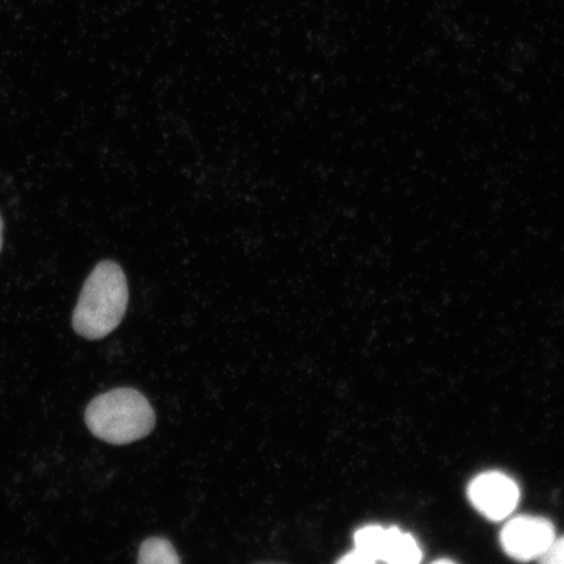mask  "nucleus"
<instances>
[{"label": "nucleus", "mask_w": 564, "mask_h": 564, "mask_svg": "<svg viewBox=\"0 0 564 564\" xmlns=\"http://www.w3.org/2000/svg\"><path fill=\"white\" fill-rule=\"evenodd\" d=\"M3 246V221L2 217H0V250H2Z\"/></svg>", "instance_id": "1a4fd4ad"}, {"label": "nucleus", "mask_w": 564, "mask_h": 564, "mask_svg": "<svg viewBox=\"0 0 564 564\" xmlns=\"http://www.w3.org/2000/svg\"><path fill=\"white\" fill-rule=\"evenodd\" d=\"M129 305V285L121 265L98 263L83 286L74 310L75 333L88 340H100L123 321Z\"/></svg>", "instance_id": "f257e3e1"}, {"label": "nucleus", "mask_w": 564, "mask_h": 564, "mask_svg": "<svg viewBox=\"0 0 564 564\" xmlns=\"http://www.w3.org/2000/svg\"><path fill=\"white\" fill-rule=\"evenodd\" d=\"M471 506L488 520L503 521L517 510L519 485L502 471H485L471 479L468 488Z\"/></svg>", "instance_id": "39448f33"}, {"label": "nucleus", "mask_w": 564, "mask_h": 564, "mask_svg": "<svg viewBox=\"0 0 564 564\" xmlns=\"http://www.w3.org/2000/svg\"><path fill=\"white\" fill-rule=\"evenodd\" d=\"M355 550L384 564H421L422 549L412 534L398 527L366 525L355 533Z\"/></svg>", "instance_id": "7ed1b4c3"}, {"label": "nucleus", "mask_w": 564, "mask_h": 564, "mask_svg": "<svg viewBox=\"0 0 564 564\" xmlns=\"http://www.w3.org/2000/svg\"><path fill=\"white\" fill-rule=\"evenodd\" d=\"M138 564H181V561L171 542L154 538L141 545Z\"/></svg>", "instance_id": "423d86ee"}, {"label": "nucleus", "mask_w": 564, "mask_h": 564, "mask_svg": "<svg viewBox=\"0 0 564 564\" xmlns=\"http://www.w3.org/2000/svg\"><path fill=\"white\" fill-rule=\"evenodd\" d=\"M555 538L552 521L531 514H520L505 524L500 532V545L510 558L527 563L539 561Z\"/></svg>", "instance_id": "20e7f679"}, {"label": "nucleus", "mask_w": 564, "mask_h": 564, "mask_svg": "<svg viewBox=\"0 0 564 564\" xmlns=\"http://www.w3.org/2000/svg\"><path fill=\"white\" fill-rule=\"evenodd\" d=\"M539 564H564V535L555 538L544 554L539 558Z\"/></svg>", "instance_id": "0eeeda50"}, {"label": "nucleus", "mask_w": 564, "mask_h": 564, "mask_svg": "<svg viewBox=\"0 0 564 564\" xmlns=\"http://www.w3.org/2000/svg\"><path fill=\"white\" fill-rule=\"evenodd\" d=\"M432 564H456V563H454L453 561H449V560H440V561H435Z\"/></svg>", "instance_id": "9d476101"}, {"label": "nucleus", "mask_w": 564, "mask_h": 564, "mask_svg": "<svg viewBox=\"0 0 564 564\" xmlns=\"http://www.w3.org/2000/svg\"><path fill=\"white\" fill-rule=\"evenodd\" d=\"M86 423L98 440L122 446L150 435L156 415L144 394L132 388H118L90 401Z\"/></svg>", "instance_id": "f03ea898"}, {"label": "nucleus", "mask_w": 564, "mask_h": 564, "mask_svg": "<svg viewBox=\"0 0 564 564\" xmlns=\"http://www.w3.org/2000/svg\"><path fill=\"white\" fill-rule=\"evenodd\" d=\"M336 564H379V563L373 562V561L369 560L368 556L359 554L358 552H356V550H352V552L343 555L341 558L336 562Z\"/></svg>", "instance_id": "6e6552de"}]
</instances>
